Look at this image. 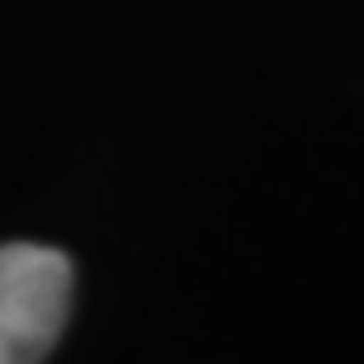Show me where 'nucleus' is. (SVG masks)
I'll return each instance as SVG.
<instances>
[{
    "mask_svg": "<svg viewBox=\"0 0 364 364\" xmlns=\"http://www.w3.org/2000/svg\"><path fill=\"white\" fill-rule=\"evenodd\" d=\"M71 308V260L53 246H0V364H33L62 336Z\"/></svg>",
    "mask_w": 364,
    "mask_h": 364,
    "instance_id": "1",
    "label": "nucleus"
}]
</instances>
